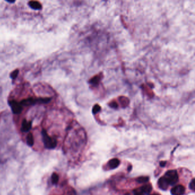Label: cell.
<instances>
[{
  "mask_svg": "<svg viewBox=\"0 0 195 195\" xmlns=\"http://www.w3.org/2000/svg\"><path fill=\"white\" fill-rule=\"evenodd\" d=\"M142 187L143 188L144 191L145 192L146 195H149L152 190V187L151 185H149V184L143 185V186H142Z\"/></svg>",
  "mask_w": 195,
  "mask_h": 195,
  "instance_id": "7c38bea8",
  "label": "cell"
},
{
  "mask_svg": "<svg viewBox=\"0 0 195 195\" xmlns=\"http://www.w3.org/2000/svg\"><path fill=\"white\" fill-rule=\"evenodd\" d=\"M42 136L45 147L48 149L55 148L57 144V140L55 138L49 135L45 130H43L42 131Z\"/></svg>",
  "mask_w": 195,
  "mask_h": 195,
  "instance_id": "6da1fadb",
  "label": "cell"
},
{
  "mask_svg": "<svg viewBox=\"0 0 195 195\" xmlns=\"http://www.w3.org/2000/svg\"><path fill=\"white\" fill-rule=\"evenodd\" d=\"M189 188L192 190L193 191H194L195 190V179H193L192 180L190 184H189Z\"/></svg>",
  "mask_w": 195,
  "mask_h": 195,
  "instance_id": "2e32d148",
  "label": "cell"
},
{
  "mask_svg": "<svg viewBox=\"0 0 195 195\" xmlns=\"http://www.w3.org/2000/svg\"><path fill=\"white\" fill-rule=\"evenodd\" d=\"M19 70L18 69L14 70L11 74V78L12 79H15L17 77L18 74H19Z\"/></svg>",
  "mask_w": 195,
  "mask_h": 195,
  "instance_id": "9a60e30c",
  "label": "cell"
},
{
  "mask_svg": "<svg viewBox=\"0 0 195 195\" xmlns=\"http://www.w3.org/2000/svg\"><path fill=\"white\" fill-rule=\"evenodd\" d=\"M51 180H52L51 181H52V183L53 184H57L58 182H59V176H58L57 174L54 173V174L52 175V177H51Z\"/></svg>",
  "mask_w": 195,
  "mask_h": 195,
  "instance_id": "5bb4252c",
  "label": "cell"
},
{
  "mask_svg": "<svg viewBox=\"0 0 195 195\" xmlns=\"http://www.w3.org/2000/svg\"><path fill=\"white\" fill-rule=\"evenodd\" d=\"M149 181V177L146 176H141L137 178L136 181L139 183H144Z\"/></svg>",
  "mask_w": 195,
  "mask_h": 195,
  "instance_id": "4fadbf2b",
  "label": "cell"
},
{
  "mask_svg": "<svg viewBox=\"0 0 195 195\" xmlns=\"http://www.w3.org/2000/svg\"><path fill=\"white\" fill-rule=\"evenodd\" d=\"M163 177L169 185H174L179 181V176L176 170H169Z\"/></svg>",
  "mask_w": 195,
  "mask_h": 195,
  "instance_id": "7a4b0ae2",
  "label": "cell"
},
{
  "mask_svg": "<svg viewBox=\"0 0 195 195\" xmlns=\"http://www.w3.org/2000/svg\"><path fill=\"white\" fill-rule=\"evenodd\" d=\"M134 195H146L142 187L136 188L133 191Z\"/></svg>",
  "mask_w": 195,
  "mask_h": 195,
  "instance_id": "8fae6325",
  "label": "cell"
},
{
  "mask_svg": "<svg viewBox=\"0 0 195 195\" xmlns=\"http://www.w3.org/2000/svg\"><path fill=\"white\" fill-rule=\"evenodd\" d=\"M120 164V160L117 158H113L108 162V166L111 169H115Z\"/></svg>",
  "mask_w": 195,
  "mask_h": 195,
  "instance_id": "ba28073f",
  "label": "cell"
},
{
  "mask_svg": "<svg viewBox=\"0 0 195 195\" xmlns=\"http://www.w3.org/2000/svg\"><path fill=\"white\" fill-rule=\"evenodd\" d=\"M158 187L160 189H162V190H166L169 186V185L166 181L165 179L164 178V177H162L159 179L158 181Z\"/></svg>",
  "mask_w": 195,
  "mask_h": 195,
  "instance_id": "52a82bcc",
  "label": "cell"
},
{
  "mask_svg": "<svg viewBox=\"0 0 195 195\" xmlns=\"http://www.w3.org/2000/svg\"><path fill=\"white\" fill-rule=\"evenodd\" d=\"M26 144L29 146V147H32L34 144V138H33V135L29 133H28V135H27L26 138Z\"/></svg>",
  "mask_w": 195,
  "mask_h": 195,
  "instance_id": "30bf717a",
  "label": "cell"
},
{
  "mask_svg": "<svg viewBox=\"0 0 195 195\" xmlns=\"http://www.w3.org/2000/svg\"><path fill=\"white\" fill-rule=\"evenodd\" d=\"M152 195H160V194H158V193H154V194H152Z\"/></svg>",
  "mask_w": 195,
  "mask_h": 195,
  "instance_id": "d6986e66",
  "label": "cell"
},
{
  "mask_svg": "<svg viewBox=\"0 0 195 195\" xmlns=\"http://www.w3.org/2000/svg\"><path fill=\"white\" fill-rule=\"evenodd\" d=\"M131 169H132V166H129V168H128V171H130Z\"/></svg>",
  "mask_w": 195,
  "mask_h": 195,
  "instance_id": "ac0fdd59",
  "label": "cell"
},
{
  "mask_svg": "<svg viewBox=\"0 0 195 195\" xmlns=\"http://www.w3.org/2000/svg\"><path fill=\"white\" fill-rule=\"evenodd\" d=\"M32 128V122L24 120L21 126V131L24 133L28 132Z\"/></svg>",
  "mask_w": 195,
  "mask_h": 195,
  "instance_id": "8992f818",
  "label": "cell"
},
{
  "mask_svg": "<svg viewBox=\"0 0 195 195\" xmlns=\"http://www.w3.org/2000/svg\"><path fill=\"white\" fill-rule=\"evenodd\" d=\"M20 104L21 106H29V105H33L36 104L40 103V99H34L33 98H29L27 99L23 100L20 103Z\"/></svg>",
  "mask_w": 195,
  "mask_h": 195,
  "instance_id": "277c9868",
  "label": "cell"
},
{
  "mask_svg": "<svg viewBox=\"0 0 195 195\" xmlns=\"http://www.w3.org/2000/svg\"><path fill=\"white\" fill-rule=\"evenodd\" d=\"M166 162H160V166H161L162 167H164L166 166Z\"/></svg>",
  "mask_w": 195,
  "mask_h": 195,
  "instance_id": "e0dca14e",
  "label": "cell"
},
{
  "mask_svg": "<svg viewBox=\"0 0 195 195\" xmlns=\"http://www.w3.org/2000/svg\"><path fill=\"white\" fill-rule=\"evenodd\" d=\"M185 188L183 185H178L171 189V193L172 195H183L185 193Z\"/></svg>",
  "mask_w": 195,
  "mask_h": 195,
  "instance_id": "5b68a950",
  "label": "cell"
},
{
  "mask_svg": "<svg viewBox=\"0 0 195 195\" xmlns=\"http://www.w3.org/2000/svg\"><path fill=\"white\" fill-rule=\"evenodd\" d=\"M29 5L32 9L34 10H40L42 8V6L37 1H30L29 2Z\"/></svg>",
  "mask_w": 195,
  "mask_h": 195,
  "instance_id": "9c48e42d",
  "label": "cell"
},
{
  "mask_svg": "<svg viewBox=\"0 0 195 195\" xmlns=\"http://www.w3.org/2000/svg\"><path fill=\"white\" fill-rule=\"evenodd\" d=\"M9 106L11 108V111L15 114H20L22 111L23 107L21 106L20 103L12 100L9 102Z\"/></svg>",
  "mask_w": 195,
  "mask_h": 195,
  "instance_id": "3957f363",
  "label": "cell"
}]
</instances>
